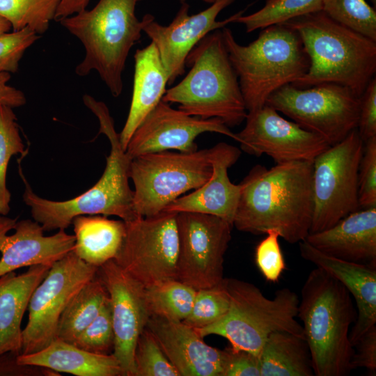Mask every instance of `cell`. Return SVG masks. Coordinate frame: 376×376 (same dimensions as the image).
Wrapping results in <instances>:
<instances>
[{
  "label": "cell",
  "mask_w": 376,
  "mask_h": 376,
  "mask_svg": "<svg viewBox=\"0 0 376 376\" xmlns=\"http://www.w3.org/2000/svg\"><path fill=\"white\" fill-rule=\"evenodd\" d=\"M186 65L189 72L166 89L162 100L178 104L180 110L192 116L218 118L228 127L245 120L248 112L221 29L206 35L194 47Z\"/></svg>",
  "instance_id": "cell-5"
},
{
  "label": "cell",
  "mask_w": 376,
  "mask_h": 376,
  "mask_svg": "<svg viewBox=\"0 0 376 376\" xmlns=\"http://www.w3.org/2000/svg\"><path fill=\"white\" fill-rule=\"evenodd\" d=\"M357 131L363 142L376 136V79L369 82L360 97Z\"/></svg>",
  "instance_id": "cell-41"
},
{
  "label": "cell",
  "mask_w": 376,
  "mask_h": 376,
  "mask_svg": "<svg viewBox=\"0 0 376 376\" xmlns=\"http://www.w3.org/2000/svg\"><path fill=\"white\" fill-rule=\"evenodd\" d=\"M372 1V3L374 4V8H375V6H376V0H370Z\"/></svg>",
  "instance_id": "cell-49"
},
{
  "label": "cell",
  "mask_w": 376,
  "mask_h": 376,
  "mask_svg": "<svg viewBox=\"0 0 376 376\" xmlns=\"http://www.w3.org/2000/svg\"><path fill=\"white\" fill-rule=\"evenodd\" d=\"M17 361L77 376H125L112 354L88 352L59 338L37 352L19 355Z\"/></svg>",
  "instance_id": "cell-26"
},
{
  "label": "cell",
  "mask_w": 376,
  "mask_h": 376,
  "mask_svg": "<svg viewBox=\"0 0 376 376\" xmlns=\"http://www.w3.org/2000/svg\"><path fill=\"white\" fill-rule=\"evenodd\" d=\"M221 33L247 112L262 108L272 93L308 70L309 58L298 33L283 24L263 29L248 45L238 43L228 28Z\"/></svg>",
  "instance_id": "cell-6"
},
{
  "label": "cell",
  "mask_w": 376,
  "mask_h": 376,
  "mask_svg": "<svg viewBox=\"0 0 376 376\" xmlns=\"http://www.w3.org/2000/svg\"><path fill=\"white\" fill-rule=\"evenodd\" d=\"M240 155V149L225 142L212 147V173L210 179L193 192L176 198L164 210L214 215L233 226L242 185H235L230 180L228 170Z\"/></svg>",
  "instance_id": "cell-21"
},
{
  "label": "cell",
  "mask_w": 376,
  "mask_h": 376,
  "mask_svg": "<svg viewBox=\"0 0 376 376\" xmlns=\"http://www.w3.org/2000/svg\"><path fill=\"white\" fill-rule=\"evenodd\" d=\"M13 109L0 106V215L5 216L10 210L11 194L6 185L8 164L13 155L24 154L25 151Z\"/></svg>",
  "instance_id": "cell-33"
},
{
  "label": "cell",
  "mask_w": 376,
  "mask_h": 376,
  "mask_svg": "<svg viewBox=\"0 0 376 376\" xmlns=\"http://www.w3.org/2000/svg\"><path fill=\"white\" fill-rule=\"evenodd\" d=\"M141 1L99 0L92 9L59 21L85 49L75 73L84 77L95 70L115 97L123 91V72L129 53L141 36V22L135 13Z\"/></svg>",
  "instance_id": "cell-7"
},
{
  "label": "cell",
  "mask_w": 376,
  "mask_h": 376,
  "mask_svg": "<svg viewBox=\"0 0 376 376\" xmlns=\"http://www.w3.org/2000/svg\"><path fill=\"white\" fill-rule=\"evenodd\" d=\"M10 79V73H0V106L22 107L26 103L25 95L22 91L7 84Z\"/></svg>",
  "instance_id": "cell-45"
},
{
  "label": "cell",
  "mask_w": 376,
  "mask_h": 376,
  "mask_svg": "<svg viewBox=\"0 0 376 376\" xmlns=\"http://www.w3.org/2000/svg\"><path fill=\"white\" fill-rule=\"evenodd\" d=\"M305 240L329 256L376 268V207L350 213Z\"/></svg>",
  "instance_id": "cell-23"
},
{
  "label": "cell",
  "mask_w": 376,
  "mask_h": 376,
  "mask_svg": "<svg viewBox=\"0 0 376 376\" xmlns=\"http://www.w3.org/2000/svg\"><path fill=\"white\" fill-rule=\"evenodd\" d=\"M322 10V0H266L262 8L250 15L241 14L233 22L242 24L251 33Z\"/></svg>",
  "instance_id": "cell-32"
},
{
  "label": "cell",
  "mask_w": 376,
  "mask_h": 376,
  "mask_svg": "<svg viewBox=\"0 0 376 376\" xmlns=\"http://www.w3.org/2000/svg\"><path fill=\"white\" fill-rule=\"evenodd\" d=\"M204 132L219 133L237 141L236 134L221 120L192 116L161 100L134 131L125 151L131 159L169 150L191 152L198 150L195 140Z\"/></svg>",
  "instance_id": "cell-18"
},
{
  "label": "cell",
  "mask_w": 376,
  "mask_h": 376,
  "mask_svg": "<svg viewBox=\"0 0 376 376\" xmlns=\"http://www.w3.org/2000/svg\"><path fill=\"white\" fill-rule=\"evenodd\" d=\"M352 369L365 368L376 372V325L366 332L354 345Z\"/></svg>",
  "instance_id": "cell-43"
},
{
  "label": "cell",
  "mask_w": 376,
  "mask_h": 376,
  "mask_svg": "<svg viewBox=\"0 0 376 376\" xmlns=\"http://www.w3.org/2000/svg\"><path fill=\"white\" fill-rule=\"evenodd\" d=\"M322 10L335 21L376 41V11L366 0H322Z\"/></svg>",
  "instance_id": "cell-34"
},
{
  "label": "cell",
  "mask_w": 376,
  "mask_h": 376,
  "mask_svg": "<svg viewBox=\"0 0 376 376\" xmlns=\"http://www.w3.org/2000/svg\"><path fill=\"white\" fill-rule=\"evenodd\" d=\"M229 305V296L221 281L213 287L196 290L191 312L182 322L195 330L205 328L223 318Z\"/></svg>",
  "instance_id": "cell-35"
},
{
  "label": "cell",
  "mask_w": 376,
  "mask_h": 376,
  "mask_svg": "<svg viewBox=\"0 0 376 376\" xmlns=\"http://www.w3.org/2000/svg\"><path fill=\"white\" fill-rule=\"evenodd\" d=\"M196 290L178 279H169L145 287L150 315L183 321L191 312Z\"/></svg>",
  "instance_id": "cell-30"
},
{
  "label": "cell",
  "mask_w": 376,
  "mask_h": 376,
  "mask_svg": "<svg viewBox=\"0 0 376 376\" xmlns=\"http://www.w3.org/2000/svg\"><path fill=\"white\" fill-rule=\"evenodd\" d=\"M260 376H313L314 370L304 338L276 331L267 338L259 355Z\"/></svg>",
  "instance_id": "cell-28"
},
{
  "label": "cell",
  "mask_w": 376,
  "mask_h": 376,
  "mask_svg": "<svg viewBox=\"0 0 376 376\" xmlns=\"http://www.w3.org/2000/svg\"><path fill=\"white\" fill-rule=\"evenodd\" d=\"M244 127L236 133L245 152L269 156L276 164L313 160L330 145L321 136L280 116L268 105L248 112Z\"/></svg>",
  "instance_id": "cell-15"
},
{
  "label": "cell",
  "mask_w": 376,
  "mask_h": 376,
  "mask_svg": "<svg viewBox=\"0 0 376 376\" xmlns=\"http://www.w3.org/2000/svg\"><path fill=\"white\" fill-rule=\"evenodd\" d=\"M73 345L86 352L109 355L114 347V332L109 297L95 320L77 337Z\"/></svg>",
  "instance_id": "cell-37"
},
{
  "label": "cell",
  "mask_w": 376,
  "mask_h": 376,
  "mask_svg": "<svg viewBox=\"0 0 376 376\" xmlns=\"http://www.w3.org/2000/svg\"><path fill=\"white\" fill-rule=\"evenodd\" d=\"M40 38L29 27L0 35V73H14L25 51Z\"/></svg>",
  "instance_id": "cell-38"
},
{
  "label": "cell",
  "mask_w": 376,
  "mask_h": 376,
  "mask_svg": "<svg viewBox=\"0 0 376 376\" xmlns=\"http://www.w3.org/2000/svg\"><path fill=\"white\" fill-rule=\"evenodd\" d=\"M97 268L73 251L52 264L30 298L21 354L37 352L57 338L62 313L76 293L96 275Z\"/></svg>",
  "instance_id": "cell-13"
},
{
  "label": "cell",
  "mask_w": 376,
  "mask_h": 376,
  "mask_svg": "<svg viewBox=\"0 0 376 376\" xmlns=\"http://www.w3.org/2000/svg\"><path fill=\"white\" fill-rule=\"evenodd\" d=\"M146 328L155 338L180 376H223L226 351L206 344L182 321L150 315Z\"/></svg>",
  "instance_id": "cell-20"
},
{
  "label": "cell",
  "mask_w": 376,
  "mask_h": 376,
  "mask_svg": "<svg viewBox=\"0 0 376 376\" xmlns=\"http://www.w3.org/2000/svg\"><path fill=\"white\" fill-rule=\"evenodd\" d=\"M52 265H32L24 273L15 272L0 276V355L21 354L22 320L35 288L47 276Z\"/></svg>",
  "instance_id": "cell-24"
},
{
  "label": "cell",
  "mask_w": 376,
  "mask_h": 376,
  "mask_svg": "<svg viewBox=\"0 0 376 376\" xmlns=\"http://www.w3.org/2000/svg\"><path fill=\"white\" fill-rule=\"evenodd\" d=\"M296 31L309 58L308 72L291 84L323 83L349 88L361 97L376 72V41L335 21L322 10L284 23Z\"/></svg>",
  "instance_id": "cell-3"
},
{
  "label": "cell",
  "mask_w": 376,
  "mask_h": 376,
  "mask_svg": "<svg viewBox=\"0 0 376 376\" xmlns=\"http://www.w3.org/2000/svg\"><path fill=\"white\" fill-rule=\"evenodd\" d=\"M358 182L360 207H376V136L364 142Z\"/></svg>",
  "instance_id": "cell-40"
},
{
  "label": "cell",
  "mask_w": 376,
  "mask_h": 376,
  "mask_svg": "<svg viewBox=\"0 0 376 376\" xmlns=\"http://www.w3.org/2000/svg\"><path fill=\"white\" fill-rule=\"evenodd\" d=\"M75 242L65 230L45 236L35 220L8 217L0 224V276L24 267L52 265L73 251Z\"/></svg>",
  "instance_id": "cell-19"
},
{
  "label": "cell",
  "mask_w": 376,
  "mask_h": 376,
  "mask_svg": "<svg viewBox=\"0 0 376 376\" xmlns=\"http://www.w3.org/2000/svg\"><path fill=\"white\" fill-rule=\"evenodd\" d=\"M177 224L176 279L196 290L220 283L233 226L214 215L190 212H178Z\"/></svg>",
  "instance_id": "cell-14"
},
{
  "label": "cell",
  "mask_w": 376,
  "mask_h": 376,
  "mask_svg": "<svg viewBox=\"0 0 376 376\" xmlns=\"http://www.w3.org/2000/svg\"><path fill=\"white\" fill-rule=\"evenodd\" d=\"M301 256L338 280L356 303L357 316L349 338L354 347L358 340L376 325V268L326 254L305 240L299 242Z\"/></svg>",
  "instance_id": "cell-22"
},
{
  "label": "cell",
  "mask_w": 376,
  "mask_h": 376,
  "mask_svg": "<svg viewBox=\"0 0 376 376\" xmlns=\"http://www.w3.org/2000/svg\"><path fill=\"white\" fill-rule=\"evenodd\" d=\"M75 254L88 264L99 267L115 258L125 233L123 220L100 214L75 217L72 221Z\"/></svg>",
  "instance_id": "cell-27"
},
{
  "label": "cell",
  "mask_w": 376,
  "mask_h": 376,
  "mask_svg": "<svg viewBox=\"0 0 376 376\" xmlns=\"http://www.w3.org/2000/svg\"><path fill=\"white\" fill-rule=\"evenodd\" d=\"M134 74L130 107L119 134L123 150L134 131L162 100L168 85V76L155 45L150 42L134 54Z\"/></svg>",
  "instance_id": "cell-25"
},
{
  "label": "cell",
  "mask_w": 376,
  "mask_h": 376,
  "mask_svg": "<svg viewBox=\"0 0 376 376\" xmlns=\"http://www.w3.org/2000/svg\"><path fill=\"white\" fill-rule=\"evenodd\" d=\"M235 0H217L210 7L190 15L189 6L182 3L173 21L168 25L157 22L151 14H146L141 22L142 31L158 51L171 85L185 71L186 59L194 47L208 33L233 23L243 13L217 21L219 14Z\"/></svg>",
  "instance_id": "cell-16"
},
{
  "label": "cell",
  "mask_w": 376,
  "mask_h": 376,
  "mask_svg": "<svg viewBox=\"0 0 376 376\" xmlns=\"http://www.w3.org/2000/svg\"><path fill=\"white\" fill-rule=\"evenodd\" d=\"M225 351L226 357L223 376H260L258 357L231 346Z\"/></svg>",
  "instance_id": "cell-42"
},
{
  "label": "cell",
  "mask_w": 376,
  "mask_h": 376,
  "mask_svg": "<svg viewBox=\"0 0 376 376\" xmlns=\"http://www.w3.org/2000/svg\"><path fill=\"white\" fill-rule=\"evenodd\" d=\"M222 283L229 296V308L216 322L196 330L202 338L224 337L233 348L258 357L274 332L286 331L304 338L302 325L296 320L299 299L290 288L277 290L273 298H267L254 284L242 280L224 278Z\"/></svg>",
  "instance_id": "cell-8"
},
{
  "label": "cell",
  "mask_w": 376,
  "mask_h": 376,
  "mask_svg": "<svg viewBox=\"0 0 376 376\" xmlns=\"http://www.w3.org/2000/svg\"><path fill=\"white\" fill-rule=\"evenodd\" d=\"M84 104L100 123L98 134H104L109 141L110 153L105 169L99 180L86 191L63 201L42 198L34 193L19 167L24 185L23 200L30 207L31 216L44 231L65 230L79 215L100 214L117 216L124 221L138 217L133 209V194L129 185L132 159L121 146L119 134L106 104L86 95Z\"/></svg>",
  "instance_id": "cell-2"
},
{
  "label": "cell",
  "mask_w": 376,
  "mask_h": 376,
  "mask_svg": "<svg viewBox=\"0 0 376 376\" xmlns=\"http://www.w3.org/2000/svg\"><path fill=\"white\" fill-rule=\"evenodd\" d=\"M97 275L105 286L111 306L114 332L112 354L125 376H134V350L150 316L145 287L125 272L113 259L99 267Z\"/></svg>",
  "instance_id": "cell-17"
},
{
  "label": "cell",
  "mask_w": 376,
  "mask_h": 376,
  "mask_svg": "<svg viewBox=\"0 0 376 376\" xmlns=\"http://www.w3.org/2000/svg\"><path fill=\"white\" fill-rule=\"evenodd\" d=\"M212 148L191 152L169 150L147 153L132 159L133 209L139 217L157 214L211 177Z\"/></svg>",
  "instance_id": "cell-9"
},
{
  "label": "cell",
  "mask_w": 376,
  "mask_h": 376,
  "mask_svg": "<svg viewBox=\"0 0 376 376\" xmlns=\"http://www.w3.org/2000/svg\"><path fill=\"white\" fill-rule=\"evenodd\" d=\"M266 237L256 248V263L265 279L269 282H277L285 270V262L279 244V233L269 230Z\"/></svg>",
  "instance_id": "cell-39"
},
{
  "label": "cell",
  "mask_w": 376,
  "mask_h": 376,
  "mask_svg": "<svg viewBox=\"0 0 376 376\" xmlns=\"http://www.w3.org/2000/svg\"><path fill=\"white\" fill-rule=\"evenodd\" d=\"M357 308L347 289L317 267L301 290L297 317L302 322L316 376H347L352 370L354 347L350 338Z\"/></svg>",
  "instance_id": "cell-4"
},
{
  "label": "cell",
  "mask_w": 376,
  "mask_h": 376,
  "mask_svg": "<svg viewBox=\"0 0 376 376\" xmlns=\"http://www.w3.org/2000/svg\"><path fill=\"white\" fill-rule=\"evenodd\" d=\"M61 0H0V16L14 31L29 27L38 35L45 33L55 19Z\"/></svg>",
  "instance_id": "cell-31"
},
{
  "label": "cell",
  "mask_w": 376,
  "mask_h": 376,
  "mask_svg": "<svg viewBox=\"0 0 376 376\" xmlns=\"http://www.w3.org/2000/svg\"><path fill=\"white\" fill-rule=\"evenodd\" d=\"M11 29V24L7 19L0 16V35L9 32Z\"/></svg>",
  "instance_id": "cell-47"
},
{
  "label": "cell",
  "mask_w": 376,
  "mask_h": 376,
  "mask_svg": "<svg viewBox=\"0 0 376 376\" xmlns=\"http://www.w3.org/2000/svg\"><path fill=\"white\" fill-rule=\"evenodd\" d=\"M265 104L333 146L357 128L360 97L334 83L305 88L288 84L272 93Z\"/></svg>",
  "instance_id": "cell-10"
},
{
  "label": "cell",
  "mask_w": 376,
  "mask_h": 376,
  "mask_svg": "<svg viewBox=\"0 0 376 376\" xmlns=\"http://www.w3.org/2000/svg\"><path fill=\"white\" fill-rule=\"evenodd\" d=\"M313 170L309 161L253 166L240 182L233 226L253 235L276 230L290 244L304 240L313 210Z\"/></svg>",
  "instance_id": "cell-1"
},
{
  "label": "cell",
  "mask_w": 376,
  "mask_h": 376,
  "mask_svg": "<svg viewBox=\"0 0 376 376\" xmlns=\"http://www.w3.org/2000/svg\"><path fill=\"white\" fill-rule=\"evenodd\" d=\"M201 1H204V2H205V3H210V4H212V3H213L214 2H215L217 0H201ZM180 1L181 3H184V2H186V0H180Z\"/></svg>",
  "instance_id": "cell-48"
},
{
  "label": "cell",
  "mask_w": 376,
  "mask_h": 376,
  "mask_svg": "<svg viewBox=\"0 0 376 376\" xmlns=\"http://www.w3.org/2000/svg\"><path fill=\"white\" fill-rule=\"evenodd\" d=\"M364 142L357 129L313 162V210L310 233L327 229L359 210L358 173Z\"/></svg>",
  "instance_id": "cell-11"
},
{
  "label": "cell",
  "mask_w": 376,
  "mask_h": 376,
  "mask_svg": "<svg viewBox=\"0 0 376 376\" xmlns=\"http://www.w3.org/2000/svg\"><path fill=\"white\" fill-rule=\"evenodd\" d=\"M91 0H61L56 13L55 19H61L75 15L86 8Z\"/></svg>",
  "instance_id": "cell-46"
},
{
  "label": "cell",
  "mask_w": 376,
  "mask_h": 376,
  "mask_svg": "<svg viewBox=\"0 0 376 376\" xmlns=\"http://www.w3.org/2000/svg\"><path fill=\"white\" fill-rule=\"evenodd\" d=\"M134 376H180L158 342L146 327L134 350Z\"/></svg>",
  "instance_id": "cell-36"
},
{
  "label": "cell",
  "mask_w": 376,
  "mask_h": 376,
  "mask_svg": "<svg viewBox=\"0 0 376 376\" xmlns=\"http://www.w3.org/2000/svg\"><path fill=\"white\" fill-rule=\"evenodd\" d=\"M108 297L107 290L96 274L64 309L58 324L57 338L72 343L97 316Z\"/></svg>",
  "instance_id": "cell-29"
},
{
  "label": "cell",
  "mask_w": 376,
  "mask_h": 376,
  "mask_svg": "<svg viewBox=\"0 0 376 376\" xmlns=\"http://www.w3.org/2000/svg\"><path fill=\"white\" fill-rule=\"evenodd\" d=\"M177 214L163 210L153 216L125 221V236L113 260L144 287L177 279Z\"/></svg>",
  "instance_id": "cell-12"
},
{
  "label": "cell",
  "mask_w": 376,
  "mask_h": 376,
  "mask_svg": "<svg viewBox=\"0 0 376 376\" xmlns=\"http://www.w3.org/2000/svg\"><path fill=\"white\" fill-rule=\"evenodd\" d=\"M19 355L9 352L0 355V376H58L60 374L43 367L22 364Z\"/></svg>",
  "instance_id": "cell-44"
}]
</instances>
